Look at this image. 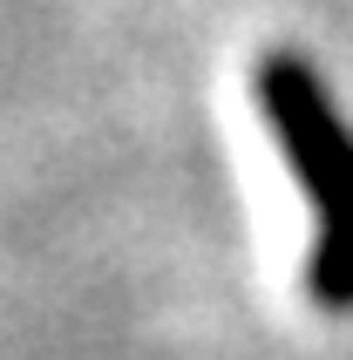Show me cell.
<instances>
[{"instance_id":"6da1fadb","label":"cell","mask_w":353,"mask_h":360,"mask_svg":"<svg viewBox=\"0 0 353 360\" xmlns=\"http://www.w3.org/2000/svg\"><path fill=\"white\" fill-rule=\"evenodd\" d=\"M252 96H258V116L272 122L306 204H313L306 292L326 313H353V122L340 116L319 68L306 55H293V48L258 55Z\"/></svg>"}]
</instances>
